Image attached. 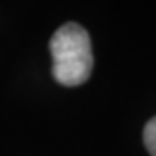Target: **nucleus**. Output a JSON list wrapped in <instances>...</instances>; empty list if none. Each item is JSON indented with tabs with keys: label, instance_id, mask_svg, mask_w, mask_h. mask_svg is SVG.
Masks as SVG:
<instances>
[{
	"label": "nucleus",
	"instance_id": "nucleus-1",
	"mask_svg": "<svg viewBox=\"0 0 156 156\" xmlns=\"http://www.w3.org/2000/svg\"><path fill=\"white\" fill-rule=\"evenodd\" d=\"M52 75L61 85L76 87L87 82L94 57L87 30L76 23H66L50 38Z\"/></svg>",
	"mask_w": 156,
	"mask_h": 156
},
{
	"label": "nucleus",
	"instance_id": "nucleus-2",
	"mask_svg": "<svg viewBox=\"0 0 156 156\" xmlns=\"http://www.w3.org/2000/svg\"><path fill=\"white\" fill-rule=\"evenodd\" d=\"M144 144L151 156H156V116L151 118L144 128Z\"/></svg>",
	"mask_w": 156,
	"mask_h": 156
}]
</instances>
